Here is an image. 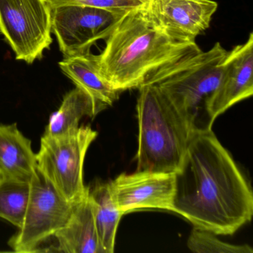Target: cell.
<instances>
[{
    "instance_id": "cell-1",
    "label": "cell",
    "mask_w": 253,
    "mask_h": 253,
    "mask_svg": "<svg viewBox=\"0 0 253 253\" xmlns=\"http://www.w3.org/2000/svg\"><path fill=\"white\" fill-rule=\"evenodd\" d=\"M172 211L215 235H232L251 220L253 192L211 129L192 133L175 173Z\"/></svg>"
},
{
    "instance_id": "cell-2",
    "label": "cell",
    "mask_w": 253,
    "mask_h": 253,
    "mask_svg": "<svg viewBox=\"0 0 253 253\" xmlns=\"http://www.w3.org/2000/svg\"><path fill=\"white\" fill-rule=\"evenodd\" d=\"M196 42L169 38L144 15L141 5L123 14L97 57L99 70L115 91L139 88L155 71L201 51Z\"/></svg>"
},
{
    "instance_id": "cell-3",
    "label": "cell",
    "mask_w": 253,
    "mask_h": 253,
    "mask_svg": "<svg viewBox=\"0 0 253 253\" xmlns=\"http://www.w3.org/2000/svg\"><path fill=\"white\" fill-rule=\"evenodd\" d=\"M137 171L176 173L193 130L169 99L154 85L139 87Z\"/></svg>"
},
{
    "instance_id": "cell-4",
    "label": "cell",
    "mask_w": 253,
    "mask_h": 253,
    "mask_svg": "<svg viewBox=\"0 0 253 253\" xmlns=\"http://www.w3.org/2000/svg\"><path fill=\"white\" fill-rule=\"evenodd\" d=\"M228 51L216 42L209 51L189 54L160 68L144 84L157 87L190 124L193 131L211 129L207 99L220 82ZM141 86V85H140Z\"/></svg>"
},
{
    "instance_id": "cell-5",
    "label": "cell",
    "mask_w": 253,
    "mask_h": 253,
    "mask_svg": "<svg viewBox=\"0 0 253 253\" xmlns=\"http://www.w3.org/2000/svg\"><path fill=\"white\" fill-rule=\"evenodd\" d=\"M97 132L90 126L58 134H44L37 154L38 170L66 201L77 203L88 193L84 166L88 148Z\"/></svg>"
},
{
    "instance_id": "cell-6",
    "label": "cell",
    "mask_w": 253,
    "mask_h": 253,
    "mask_svg": "<svg viewBox=\"0 0 253 253\" xmlns=\"http://www.w3.org/2000/svg\"><path fill=\"white\" fill-rule=\"evenodd\" d=\"M0 33L17 60H41L53 42L51 7L45 0H0Z\"/></svg>"
},
{
    "instance_id": "cell-7",
    "label": "cell",
    "mask_w": 253,
    "mask_h": 253,
    "mask_svg": "<svg viewBox=\"0 0 253 253\" xmlns=\"http://www.w3.org/2000/svg\"><path fill=\"white\" fill-rule=\"evenodd\" d=\"M30 197L23 225L8 246L16 253H37L67 223L75 203L63 198L38 171L30 182Z\"/></svg>"
},
{
    "instance_id": "cell-8",
    "label": "cell",
    "mask_w": 253,
    "mask_h": 253,
    "mask_svg": "<svg viewBox=\"0 0 253 253\" xmlns=\"http://www.w3.org/2000/svg\"><path fill=\"white\" fill-rule=\"evenodd\" d=\"M122 15L100 8L63 5L51 8V32L64 58L91 52V46L107 38Z\"/></svg>"
},
{
    "instance_id": "cell-9",
    "label": "cell",
    "mask_w": 253,
    "mask_h": 253,
    "mask_svg": "<svg viewBox=\"0 0 253 253\" xmlns=\"http://www.w3.org/2000/svg\"><path fill=\"white\" fill-rule=\"evenodd\" d=\"M217 8L212 0H154L141 5L151 23L179 42H195L210 27Z\"/></svg>"
},
{
    "instance_id": "cell-10",
    "label": "cell",
    "mask_w": 253,
    "mask_h": 253,
    "mask_svg": "<svg viewBox=\"0 0 253 253\" xmlns=\"http://www.w3.org/2000/svg\"><path fill=\"white\" fill-rule=\"evenodd\" d=\"M109 184L112 199L124 214L143 209L172 211L175 173L136 171L120 174Z\"/></svg>"
},
{
    "instance_id": "cell-11",
    "label": "cell",
    "mask_w": 253,
    "mask_h": 253,
    "mask_svg": "<svg viewBox=\"0 0 253 253\" xmlns=\"http://www.w3.org/2000/svg\"><path fill=\"white\" fill-rule=\"evenodd\" d=\"M253 34L247 41L228 51L217 88L207 100L211 123L227 109L253 94Z\"/></svg>"
},
{
    "instance_id": "cell-12",
    "label": "cell",
    "mask_w": 253,
    "mask_h": 253,
    "mask_svg": "<svg viewBox=\"0 0 253 253\" xmlns=\"http://www.w3.org/2000/svg\"><path fill=\"white\" fill-rule=\"evenodd\" d=\"M38 173L32 140L16 123L0 124V177L30 183Z\"/></svg>"
},
{
    "instance_id": "cell-13",
    "label": "cell",
    "mask_w": 253,
    "mask_h": 253,
    "mask_svg": "<svg viewBox=\"0 0 253 253\" xmlns=\"http://www.w3.org/2000/svg\"><path fill=\"white\" fill-rule=\"evenodd\" d=\"M89 192V189H88ZM75 203L66 224L54 235L57 252L66 253H104L97 235L89 195Z\"/></svg>"
},
{
    "instance_id": "cell-14",
    "label": "cell",
    "mask_w": 253,
    "mask_h": 253,
    "mask_svg": "<svg viewBox=\"0 0 253 253\" xmlns=\"http://www.w3.org/2000/svg\"><path fill=\"white\" fill-rule=\"evenodd\" d=\"M59 66L76 87L89 94L100 110L107 109L118 100L120 92L114 90L100 73L94 54L89 52L64 58Z\"/></svg>"
},
{
    "instance_id": "cell-15",
    "label": "cell",
    "mask_w": 253,
    "mask_h": 253,
    "mask_svg": "<svg viewBox=\"0 0 253 253\" xmlns=\"http://www.w3.org/2000/svg\"><path fill=\"white\" fill-rule=\"evenodd\" d=\"M100 112L89 94L76 87L65 94L59 109L51 114L44 134H58L76 129L83 118H94Z\"/></svg>"
},
{
    "instance_id": "cell-16",
    "label": "cell",
    "mask_w": 253,
    "mask_h": 253,
    "mask_svg": "<svg viewBox=\"0 0 253 253\" xmlns=\"http://www.w3.org/2000/svg\"><path fill=\"white\" fill-rule=\"evenodd\" d=\"M97 235L104 253L115 251V238L118 225L124 215L115 205L109 183H98L88 192Z\"/></svg>"
},
{
    "instance_id": "cell-17",
    "label": "cell",
    "mask_w": 253,
    "mask_h": 253,
    "mask_svg": "<svg viewBox=\"0 0 253 253\" xmlns=\"http://www.w3.org/2000/svg\"><path fill=\"white\" fill-rule=\"evenodd\" d=\"M30 183L0 177V217L18 229L26 215Z\"/></svg>"
},
{
    "instance_id": "cell-18",
    "label": "cell",
    "mask_w": 253,
    "mask_h": 253,
    "mask_svg": "<svg viewBox=\"0 0 253 253\" xmlns=\"http://www.w3.org/2000/svg\"><path fill=\"white\" fill-rule=\"evenodd\" d=\"M215 234L195 226L187 241L191 251L197 253H253L250 246L233 245L220 241Z\"/></svg>"
},
{
    "instance_id": "cell-19",
    "label": "cell",
    "mask_w": 253,
    "mask_h": 253,
    "mask_svg": "<svg viewBox=\"0 0 253 253\" xmlns=\"http://www.w3.org/2000/svg\"><path fill=\"white\" fill-rule=\"evenodd\" d=\"M51 8L63 5H79L100 8L123 15L126 11L143 5L139 0H45Z\"/></svg>"
},
{
    "instance_id": "cell-20",
    "label": "cell",
    "mask_w": 253,
    "mask_h": 253,
    "mask_svg": "<svg viewBox=\"0 0 253 253\" xmlns=\"http://www.w3.org/2000/svg\"><path fill=\"white\" fill-rule=\"evenodd\" d=\"M139 1L141 2L143 4H147L149 3V2H152L154 0H139Z\"/></svg>"
}]
</instances>
